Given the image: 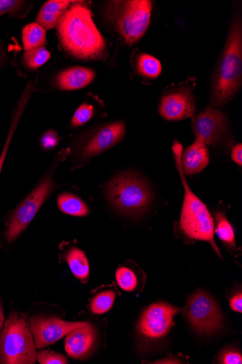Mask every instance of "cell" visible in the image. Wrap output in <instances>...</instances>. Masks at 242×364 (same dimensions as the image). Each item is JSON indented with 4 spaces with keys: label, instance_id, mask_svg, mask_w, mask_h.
Returning a JSON list of instances; mask_svg holds the SVG:
<instances>
[{
    "label": "cell",
    "instance_id": "1",
    "mask_svg": "<svg viewBox=\"0 0 242 364\" xmlns=\"http://www.w3.org/2000/svg\"><path fill=\"white\" fill-rule=\"evenodd\" d=\"M59 41L66 52L84 60H103L107 48L89 8L80 3L71 5L57 25Z\"/></svg>",
    "mask_w": 242,
    "mask_h": 364
},
{
    "label": "cell",
    "instance_id": "2",
    "mask_svg": "<svg viewBox=\"0 0 242 364\" xmlns=\"http://www.w3.org/2000/svg\"><path fill=\"white\" fill-rule=\"evenodd\" d=\"M242 82V27L241 19L233 21L220 58L212 87V105L219 107L236 95Z\"/></svg>",
    "mask_w": 242,
    "mask_h": 364
},
{
    "label": "cell",
    "instance_id": "3",
    "mask_svg": "<svg viewBox=\"0 0 242 364\" xmlns=\"http://www.w3.org/2000/svg\"><path fill=\"white\" fill-rule=\"evenodd\" d=\"M182 146L178 141L172 146L177 167L185 191L180 220L182 230L190 239L209 242L221 257L214 240L215 225L213 218L209 209L190 189L185 178L182 165Z\"/></svg>",
    "mask_w": 242,
    "mask_h": 364
},
{
    "label": "cell",
    "instance_id": "4",
    "mask_svg": "<svg viewBox=\"0 0 242 364\" xmlns=\"http://www.w3.org/2000/svg\"><path fill=\"white\" fill-rule=\"evenodd\" d=\"M153 3L149 0L109 1L104 15L128 46L139 42L150 23Z\"/></svg>",
    "mask_w": 242,
    "mask_h": 364
},
{
    "label": "cell",
    "instance_id": "5",
    "mask_svg": "<svg viewBox=\"0 0 242 364\" xmlns=\"http://www.w3.org/2000/svg\"><path fill=\"white\" fill-rule=\"evenodd\" d=\"M108 200L118 211L126 215L144 213L153 200V193L145 181L131 172L115 176L106 186Z\"/></svg>",
    "mask_w": 242,
    "mask_h": 364
},
{
    "label": "cell",
    "instance_id": "6",
    "mask_svg": "<svg viewBox=\"0 0 242 364\" xmlns=\"http://www.w3.org/2000/svg\"><path fill=\"white\" fill-rule=\"evenodd\" d=\"M36 346L26 317L11 314L0 333V364H33Z\"/></svg>",
    "mask_w": 242,
    "mask_h": 364
},
{
    "label": "cell",
    "instance_id": "7",
    "mask_svg": "<svg viewBox=\"0 0 242 364\" xmlns=\"http://www.w3.org/2000/svg\"><path fill=\"white\" fill-rule=\"evenodd\" d=\"M56 184L52 176L45 177L13 211L6 237L9 243L13 242L26 229L32 220L55 191Z\"/></svg>",
    "mask_w": 242,
    "mask_h": 364
},
{
    "label": "cell",
    "instance_id": "8",
    "mask_svg": "<svg viewBox=\"0 0 242 364\" xmlns=\"http://www.w3.org/2000/svg\"><path fill=\"white\" fill-rule=\"evenodd\" d=\"M184 314L192 328L199 334L210 336L222 326V316L213 297L202 291L189 296Z\"/></svg>",
    "mask_w": 242,
    "mask_h": 364
},
{
    "label": "cell",
    "instance_id": "9",
    "mask_svg": "<svg viewBox=\"0 0 242 364\" xmlns=\"http://www.w3.org/2000/svg\"><path fill=\"white\" fill-rule=\"evenodd\" d=\"M194 87V79H189L187 82L164 93L159 108L160 115L168 121L192 117L195 112V101L192 94Z\"/></svg>",
    "mask_w": 242,
    "mask_h": 364
},
{
    "label": "cell",
    "instance_id": "10",
    "mask_svg": "<svg viewBox=\"0 0 242 364\" xmlns=\"http://www.w3.org/2000/svg\"><path fill=\"white\" fill-rule=\"evenodd\" d=\"M125 134L126 125L123 122L104 125L77 144V156L85 160L105 152L120 143Z\"/></svg>",
    "mask_w": 242,
    "mask_h": 364
},
{
    "label": "cell",
    "instance_id": "11",
    "mask_svg": "<svg viewBox=\"0 0 242 364\" xmlns=\"http://www.w3.org/2000/svg\"><path fill=\"white\" fill-rule=\"evenodd\" d=\"M180 309L164 303H158L148 307L143 314L138 332L144 338L155 341L165 337L175 325V317Z\"/></svg>",
    "mask_w": 242,
    "mask_h": 364
},
{
    "label": "cell",
    "instance_id": "12",
    "mask_svg": "<svg viewBox=\"0 0 242 364\" xmlns=\"http://www.w3.org/2000/svg\"><path fill=\"white\" fill-rule=\"evenodd\" d=\"M87 322H69L57 318L33 317L30 329L37 348L54 344L73 329L87 325Z\"/></svg>",
    "mask_w": 242,
    "mask_h": 364
},
{
    "label": "cell",
    "instance_id": "13",
    "mask_svg": "<svg viewBox=\"0 0 242 364\" xmlns=\"http://www.w3.org/2000/svg\"><path fill=\"white\" fill-rule=\"evenodd\" d=\"M227 127L226 115L213 107H207L192 119L196 140L206 146L218 143L226 134Z\"/></svg>",
    "mask_w": 242,
    "mask_h": 364
},
{
    "label": "cell",
    "instance_id": "14",
    "mask_svg": "<svg viewBox=\"0 0 242 364\" xmlns=\"http://www.w3.org/2000/svg\"><path fill=\"white\" fill-rule=\"evenodd\" d=\"M97 340V333L92 325L77 327L67 335L65 350L75 359H84L92 351Z\"/></svg>",
    "mask_w": 242,
    "mask_h": 364
},
{
    "label": "cell",
    "instance_id": "15",
    "mask_svg": "<svg viewBox=\"0 0 242 364\" xmlns=\"http://www.w3.org/2000/svg\"><path fill=\"white\" fill-rule=\"evenodd\" d=\"M210 162L209 151L203 143L196 140L182 156L184 173L194 175L202 171Z\"/></svg>",
    "mask_w": 242,
    "mask_h": 364
},
{
    "label": "cell",
    "instance_id": "16",
    "mask_svg": "<svg viewBox=\"0 0 242 364\" xmlns=\"http://www.w3.org/2000/svg\"><path fill=\"white\" fill-rule=\"evenodd\" d=\"M95 75L91 69L76 66L61 73L57 78V84L63 90H79L89 85Z\"/></svg>",
    "mask_w": 242,
    "mask_h": 364
},
{
    "label": "cell",
    "instance_id": "17",
    "mask_svg": "<svg viewBox=\"0 0 242 364\" xmlns=\"http://www.w3.org/2000/svg\"><path fill=\"white\" fill-rule=\"evenodd\" d=\"M73 4L67 0H51L40 11L37 23L45 29H51L57 25L61 17Z\"/></svg>",
    "mask_w": 242,
    "mask_h": 364
},
{
    "label": "cell",
    "instance_id": "18",
    "mask_svg": "<svg viewBox=\"0 0 242 364\" xmlns=\"http://www.w3.org/2000/svg\"><path fill=\"white\" fill-rule=\"evenodd\" d=\"M65 259L75 277L82 282H87L89 275V264L84 252L78 248H72L66 255Z\"/></svg>",
    "mask_w": 242,
    "mask_h": 364
},
{
    "label": "cell",
    "instance_id": "19",
    "mask_svg": "<svg viewBox=\"0 0 242 364\" xmlns=\"http://www.w3.org/2000/svg\"><path fill=\"white\" fill-rule=\"evenodd\" d=\"M22 40L24 50L41 47L46 44V29L37 22L26 25L22 31Z\"/></svg>",
    "mask_w": 242,
    "mask_h": 364
},
{
    "label": "cell",
    "instance_id": "20",
    "mask_svg": "<svg viewBox=\"0 0 242 364\" xmlns=\"http://www.w3.org/2000/svg\"><path fill=\"white\" fill-rule=\"evenodd\" d=\"M57 204L65 214L75 217H84L89 213L87 205L79 197L71 193H62L58 196Z\"/></svg>",
    "mask_w": 242,
    "mask_h": 364
},
{
    "label": "cell",
    "instance_id": "21",
    "mask_svg": "<svg viewBox=\"0 0 242 364\" xmlns=\"http://www.w3.org/2000/svg\"><path fill=\"white\" fill-rule=\"evenodd\" d=\"M135 68L138 74L148 79L157 78L162 72L160 62L154 56L146 53L137 55Z\"/></svg>",
    "mask_w": 242,
    "mask_h": 364
},
{
    "label": "cell",
    "instance_id": "22",
    "mask_svg": "<svg viewBox=\"0 0 242 364\" xmlns=\"http://www.w3.org/2000/svg\"><path fill=\"white\" fill-rule=\"evenodd\" d=\"M30 97H31V94L29 92H23V95L20 99V101H19V103L18 105V108L16 109V111L14 113V115L13 117V121H12L11 128H10V130L9 132V136H8V138L6 140V143L5 144L2 154H1V156H0V174H1L3 168H4V161L6 158V155H7V153H8V151L9 149L10 144H11L12 139L14 136L16 127H17L18 124L20 121V119L26 109V107L28 104Z\"/></svg>",
    "mask_w": 242,
    "mask_h": 364
},
{
    "label": "cell",
    "instance_id": "23",
    "mask_svg": "<svg viewBox=\"0 0 242 364\" xmlns=\"http://www.w3.org/2000/svg\"><path fill=\"white\" fill-rule=\"evenodd\" d=\"M31 7V2L21 0H0V16L9 14L10 16L23 19Z\"/></svg>",
    "mask_w": 242,
    "mask_h": 364
},
{
    "label": "cell",
    "instance_id": "24",
    "mask_svg": "<svg viewBox=\"0 0 242 364\" xmlns=\"http://www.w3.org/2000/svg\"><path fill=\"white\" fill-rule=\"evenodd\" d=\"M50 56V52L41 46L26 51L23 54V63L29 70H35L48 62Z\"/></svg>",
    "mask_w": 242,
    "mask_h": 364
},
{
    "label": "cell",
    "instance_id": "25",
    "mask_svg": "<svg viewBox=\"0 0 242 364\" xmlns=\"http://www.w3.org/2000/svg\"><path fill=\"white\" fill-rule=\"evenodd\" d=\"M116 299L114 291H106L97 294L92 301L91 311L94 314H103L110 311Z\"/></svg>",
    "mask_w": 242,
    "mask_h": 364
},
{
    "label": "cell",
    "instance_id": "26",
    "mask_svg": "<svg viewBox=\"0 0 242 364\" xmlns=\"http://www.w3.org/2000/svg\"><path fill=\"white\" fill-rule=\"evenodd\" d=\"M216 233L218 237L231 247H235V235L233 229L224 214H216Z\"/></svg>",
    "mask_w": 242,
    "mask_h": 364
},
{
    "label": "cell",
    "instance_id": "27",
    "mask_svg": "<svg viewBox=\"0 0 242 364\" xmlns=\"http://www.w3.org/2000/svg\"><path fill=\"white\" fill-rule=\"evenodd\" d=\"M119 286L126 291H133L137 286V278L133 272L128 268L121 267L116 273Z\"/></svg>",
    "mask_w": 242,
    "mask_h": 364
},
{
    "label": "cell",
    "instance_id": "28",
    "mask_svg": "<svg viewBox=\"0 0 242 364\" xmlns=\"http://www.w3.org/2000/svg\"><path fill=\"white\" fill-rule=\"evenodd\" d=\"M94 115V107L92 105L84 103L76 111L72 120V126L80 127L88 122Z\"/></svg>",
    "mask_w": 242,
    "mask_h": 364
},
{
    "label": "cell",
    "instance_id": "29",
    "mask_svg": "<svg viewBox=\"0 0 242 364\" xmlns=\"http://www.w3.org/2000/svg\"><path fill=\"white\" fill-rule=\"evenodd\" d=\"M37 359L41 364L67 363V360L63 355L52 350H43L37 353Z\"/></svg>",
    "mask_w": 242,
    "mask_h": 364
},
{
    "label": "cell",
    "instance_id": "30",
    "mask_svg": "<svg viewBox=\"0 0 242 364\" xmlns=\"http://www.w3.org/2000/svg\"><path fill=\"white\" fill-rule=\"evenodd\" d=\"M59 144V138L57 132L53 129L45 132L41 139L42 146L45 149H52Z\"/></svg>",
    "mask_w": 242,
    "mask_h": 364
},
{
    "label": "cell",
    "instance_id": "31",
    "mask_svg": "<svg viewBox=\"0 0 242 364\" xmlns=\"http://www.w3.org/2000/svg\"><path fill=\"white\" fill-rule=\"evenodd\" d=\"M221 363L241 364L242 358L239 352L230 350L224 352L220 357Z\"/></svg>",
    "mask_w": 242,
    "mask_h": 364
},
{
    "label": "cell",
    "instance_id": "32",
    "mask_svg": "<svg viewBox=\"0 0 242 364\" xmlns=\"http://www.w3.org/2000/svg\"><path fill=\"white\" fill-rule=\"evenodd\" d=\"M241 301H242V294L241 292H239V293L236 294V295H234L232 297V299H231V301H230L231 309L236 312L241 313L242 312Z\"/></svg>",
    "mask_w": 242,
    "mask_h": 364
},
{
    "label": "cell",
    "instance_id": "33",
    "mask_svg": "<svg viewBox=\"0 0 242 364\" xmlns=\"http://www.w3.org/2000/svg\"><path fill=\"white\" fill-rule=\"evenodd\" d=\"M242 146L241 144H238L235 146H233L231 151V158L232 160L241 166L242 165Z\"/></svg>",
    "mask_w": 242,
    "mask_h": 364
},
{
    "label": "cell",
    "instance_id": "34",
    "mask_svg": "<svg viewBox=\"0 0 242 364\" xmlns=\"http://www.w3.org/2000/svg\"><path fill=\"white\" fill-rule=\"evenodd\" d=\"M5 315L4 310L1 304H0V333L2 332V329L4 326Z\"/></svg>",
    "mask_w": 242,
    "mask_h": 364
},
{
    "label": "cell",
    "instance_id": "35",
    "mask_svg": "<svg viewBox=\"0 0 242 364\" xmlns=\"http://www.w3.org/2000/svg\"><path fill=\"white\" fill-rule=\"evenodd\" d=\"M5 60H6V54L4 53L1 43H0V66L3 65Z\"/></svg>",
    "mask_w": 242,
    "mask_h": 364
}]
</instances>
